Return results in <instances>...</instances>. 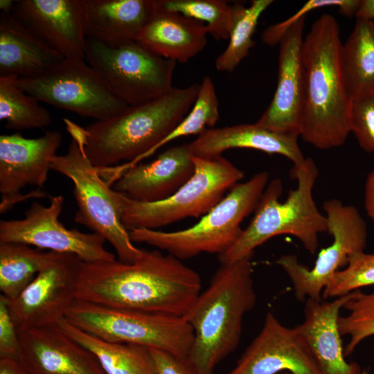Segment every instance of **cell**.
<instances>
[{
	"label": "cell",
	"instance_id": "e0dca14e",
	"mask_svg": "<svg viewBox=\"0 0 374 374\" xmlns=\"http://www.w3.org/2000/svg\"><path fill=\"white\" fill-rule=\"evenodd\" d=\"M11 13L64 58L85 60L84 0H18Z\"/></svg>",
	"mask_w": 374,
	"mask_h": 374
},
{
	"label": "cell",
	"instance_id": "484cf974",
	"mask_svg": "<svg viewBox=\"0 0 374 374\" xmlns=\"http://www.w3.org/2000/svg\"><path fill=\"white\" fill-rule=\"evenodd\" d=\"M57 325L90 350L106 374H157L150 348L104 340L78 328L65 318Z\"/></svg>",
	"mask_w": 374,
	"mask_h": 374
},
{
	"label": "cell",
	"instance_id": "7402d4cb",
	"mask_svg": "<svg viewBox=\"0 0 374 374\" xmlns=\"http://www.w3.org/2000/svg\"><path fill=\"white\" fill-rule=\"evenodd\" d=\"M298 136L275 132L256 123L239 124L207 128L189 145L193 155L197 157L211 158L222 155L229 149L247 148L284 156L298 166L305 159Z\"/></svg>",
	"mask_w": 374,
	"mask_h": 374
},
{
	"label": "cell",
	"instance_id": "8992f818",
	"mask_svg": "<svg viewBox=\"0 0 374 374\" xmlns=\"http://www.w3.org/2000/svg\"><path fill=\"white\" fill-rule=\"evenodd\" d=\"M269 179L267 171L238 183L211 210L192 226L175 231L139 229L129 231L132 242L164 250L180 260L202 253L220 255L237 241L240 224L256 210Z\"/></svg>",
	"mask_w": 374,
	"mask_h": 374
},
{
	"label": "cell",
	"instance_id": "f546056e",
	"mask_svg": "<svg viewBox=\"0 0 374 374\" xmlns=\"http://www.w3.org/2000/svg\"><path fill=\"white\" fill-rule=\"evenodd\" d=\"M271 0H253L246 7L242 3L232 5L233 21L226 49L216 58L218 71L231 73L249 55L254 45L253 35L260 17L272 3Z\"/></svg>",
	"mask_w": 374,
	"mask_h": 374
},
{
	"label": "cell",
	"instance_id": "83f0119b",
	"mask_svg": "<svg viewBox=\"0 0 374 374\" xmlns=\"http://www.w3.org/2000/svg\"><path fill=\"white\" fill-rule=\"evenodd\" d=\"M60 253L22 243H0L1 294L9 301L15 299Z\"/></svg>",
	"mask_w": 374,
	"mask_h": 374
},
{
	"label": "cell",
	"instance_id": "4316f807",
	"mask_svg": "<svg viewBox=\"0 0 374 374\" xmlns=\"http://www.w3.org/2000/svg\"><path fill=\"white\" fill-rule=\"evenodd\" d=\"M341 66L351 100L374 93V19L357 18L341 46Z\"/></svg>",
	"mask_w": 374,
	"mask_h": 374
},
{
	"label": "cell",
	"instance_id": "30bf717a",
	"mask_svg": "<svg viewBox=\"0 0 374 374\" xmlns=\"http://www.w3.org/2000/svg\"><path fill=\"white\" fill-rule=\"evenodd\" d=\"M85 61L129 106L159 97L174 87L176 62L156 55L136 42L110 46L87 38Z\"/></svg>",
	"mask_w": 374,
	"mask_h": 374
},
{
	"label": "cell",
	"instance_id": "b9f144b4",
	"mask_svg": "<svg viewBox=\"0 0 374 374\" xmlns=\"http://www.w3.org/2000/svg\"><path fill=\"white\" fill-rule=\"evenodd\" d=\"M15 1L11 0H1L0 9L1 12L10 13L12 12Z\"/></svg>",
	"mask_w": 374,
	"mask_h": 374
},
{
	"label": "cell",
	"instance_id": "3957f363",
	"mask_svg": "<svg viewBox=\"0 0 374 374\" xmlns=\"http://www.w3.org/2000/svg\"><path fill=\"white\" fill-rule=\"evenodd\" d=\"M199 84L173 87L166 93L120 114L96 121L73 131L91 163L98 169L131 166L152 155L153 150L184 119L192 108Z\"/></svg>",
	"mask_w": 374,
	"mask_h": 374
},
{
	"label": "cell",
	"instance_id": "52a82bcc",
	"mask_svg": "<svg viewBox=\"0 0 374 374\" xmlns=\"http://www.w3.org/2000/svg\"><path fill=\"white\" fill-rule=\"evenodd\" d=\"M193 175L167 199L141 202L117 192L122 223L127 231L154 230L186 217L203 216L244 177L243 171L222 155L193 156Z\"/></svg>",
	"mask_w": 374,
	"mask_h": 374
},
{
	"label": "cell",
	"instance_id": "ab89813d",
	"mask_svg": "<svg viewBox=\"0 0 374 374\" xmlns=\"http://www.w3.org/2000/svg\"><path fill=\"white\" fill-rule=\"evenodd\" d=\"M0 374H28L19 359L0 358Z\"/></svg>",
	"mask_w": 374,
	"mask_h": 374
},
{
	"label": "cell",
	"instance_id": "7a4b0ae2",
	"mask_svg": "<svg viewBox=\"0 0 374 374\" xmlns=\"http://www.w3.org/2000/svg\"><path fill=\"white\" fill-rule=\"evenodd\" d=\"M339 26L323 14L303 39L304 90L300 136L314 147L342 145L350 133L348 93L341 66Z\"/></svg>",
	"mask_w": 374,
	"mask_h": 374
},
{
	"label": "cell",
	"instance_id": "8fae6325",
	"mask_svg": "<svg viewBox=\"0 0 374 374\" xmlns=\"http://www.w3.org/2000/svg\"><path fill=\"white\" fill-rule=\"evenodd\" d=\"M17 84L39 102L96 121L112 118L129 106L80 58H64L45 73L19 78Z\"/></svg>",
	"mask_w": 374,
	"mask_h": 374
},
{
	"label": "cell",
	"instance_id": "277c9868",
	"mask_svg": "<svg viewBox=\"0 0 374 374\" xmlns=\"http://www.w3.org/2000/svg\"><path fill=\"white\" fill-rule=\"evenodd\" d=\"M256 302L251 258L220 265L183 317L194 333L187 361L197 374H213L237 348L244 317Z\"/></svg>",
	"mask_w": 374,
	"mask_h": 374
},
{
	"label": "cell",
	"instance_id": "d6986e66",
	"mask_svg": "<svg viewBox=\"0 0 374 374\" xmlns=\"http://www.w3.org/2000/svg\"><path fill=\"white\" fill-rule=\"evenodd\" d=\"M18 332L19 360L29 374H106L96 357L57 324Z\"/></svg>",
	"mask_w": 374,
	"mask_h": 374
},
{
	"label": "cell",
	"instance_id": "ffe728a7",
	"mask_svg": "<svg viewBox=\"0 0 374 374\" xmlns=\"http://www.w3.org/2000/svg\"><path fill=\"white\" fill-rule=\"evenodd\" d=\"M189 143L172 146L150 163L136 164L116 181L114 190L141 202H154L172 195L194 174Z\"/></svg>",
	"mask_w": 374,
	"mask_h": 374
},
{
	"label": "cell",
	"instance_id": "6da1fadb",
	"mask_svg": "<svg viewBox=\"0 0 374 374\" xmlns=\"http://www.w3.org/2000/svg\"><path fill=\"white\" fill-rule=\"evenodd\" d=\"M201 278L181 260L143 250L133 262H82L76 299L149 313L184 317L200 294Z\"/></svg>",
	"mask_w": 374,
	"mask_h": 374
},
{
	"label": "cell",
	"instance_id": "d590c367",
	"mask_svg": "<svg viewBox=\"0 0 374 374\" xmlns=\"http://www.w3.org/2000/svg\"><path fill=\"white\" fill-rule=\"evenodd\" d=\"M349 124L361 148L374 152V93L351 100Z\"/></svg>",
	"mask_w": 374,
	"mask_h": 374
},
{
	"label": "cell",
	"instance_id": "9c48e42d",
	"mask_svg": "<svg viewBox=\"0 0 374 374\" xmlns=\"http://www.w3.org/2000/svg\"><path fill=\"white\" fill-rule=\"evenodd\" d=\"M67 151L56 155L51 170L71 180L77 203L75 222L102 235L114 248L118 260L130 263L137 260L143 249L136 247L121 220L118 193L103 179L98 168L85 154L82 142L72 133Z\"/></svg>",
	"mask_w": 374,
	"mask_h": 374
},
{
	"label": "cell",
	"instance_id": "ba28073f",
	"mask_svg": "<svg viewBox=\"0 0 374 374\" xmlns=\"http://www.w3.org/2000/svg\"><path fill=\"white\" fill-rule=\"evenodd\" d=\"M65 319L104 340L166 351L187 359L194 333L179 317L112 308L76 299Z\"/></svg>",
	"mask_w": 374,
	"mask_h": 374
},
{
	"label": "cell",
	"instance_id": "f35d334b",
	"mask_svg": "<svg viewBox=\"0 0 374 374\" xmlns=\"http://www.w3.org/2000/svg\"><path fill=\"white\" fill-rule=\"evenodd\" d=\"M364 205L368 215L374 221V170L368 175L366 181Z\"/></svg>",
	"mask_w": 374,
	"mask_h": 374
},
{
	"label": "cell",
	"instance_id": "5bb4252c",
	"mask_svg": "<svg viewBox=\"0 0 374 374\" xmlns=\"http://www.w3.org/2000/svg\"><path fill=\"white\" fill-rule=\"evenodd\" d=\"M82 260L60 253L41 270L15 299L8 300L10 316L18 330L56 325L76 300Z\"/></svg>",
	"mask_w": 374,
	"mask_h": 374
},
{
	"label": "cell",
	"instance_id": "836d02e7",
	"mask_svg": "<svg viewBox=\"0 0 374 374\" xmlns=\"http://www.w3.org/2000/svg\"><path fill=\"white\" fill-rule=\"evenodd\" d=\"M369 285H374V253L359 251L351 254L345 268L334 274L322 296L335 299Z\"/></svg>",
	"mask_w": 374,
	"mask_h": 374
},
{
	"label": "cell",
	"instance_id": "2e32d148",
	"mask_svg": "<svg viewBox=\"0 0 374 374\" xmlns=\"http://www.w3.org/2000/svg\"><path fill=\"white\" fill-rule=\"evenodd\" d=\"M321 374L295 328L281 323L271 312L262 327L228 374Z\"/></svg>",
	"mask_w": 374,
	"mask_h": 374
},
{
	"label": "cell",
	"instance_id": "603a6c76",
	"mask_svg": "<svg viewBox=\"0 0 374 374\" xmlns=\"http://www.w3.org/2000/svg\"><path fill=\"white\" fill-rule=\"evenodd\" d=\"M157 8V0H84L87 38L116 46L136 42Z\"/></svg>",
	"mask_w": 374,
	"mask_h": 374
},
{
	"label": "cell",
	"instance_id": "7c38bea8",
	"mask_svg": "<svg viewBox=\"0 0 374 374\" xmlns=\"http://www.w3.org/2000/svg\"><path fill=\"white\" fill-rule=\"evenodd\" d=\"M323 208L333 240L319 253L314 266L308 268L293 254L283 255L276 262L290 279L299 301L321 299L334 274L346 266L351 254L363 251L366 245V224L355 206L332 199L323 203Z\"/></svg>",
	"mask_w": 374,
	"mask_h": 374
},
{
	"label": "cell",
	"instance_id": "4dcf8cb0",
	"mask_svg": "<svg viewBox=\"0 0 374 374\" xmlns=\"http://www.w3.org/2000/svg\"><path fill=\"white\" fill-rule=\"evenodd\" d=\"M159 6L204 24L217 40L228 39L233 21L232 5L223 0H157Z\"/></svg>",
	"mask_w": 374,
	"mask_h": 374
},
{
	"label": "cell",
	"instance_id": "e575fe53",
	"mask_svg": "<svg viewBox=\"0 0 374 374\" xmlns=\"http://www.w3.org/2000/svg\"><path fill=\"white\" fill-rule=\"evenodd\" d=\"M361 0H310L296 12L286 20L268 26L262 33V42L269 46L279 44L287 30L296 21L313 10L323 7H337L341 15L346 17L355 15Z\"/></svg>",
	"mask_w": 374,
	"mask_h": 374
},
{
	"label": "cell",
	"instance_id": "ee69618b",
	"mask_svg": "<svg viewBox=\"0 0 374 374\" xmlns=\"http://www.w3.org/2000/svg\"><path fill=\"white\" fill-rule=\"evenodd\" d=\"M29 374V373H28Z\"/></svg>",
	"mask_w": 374,
	"mask_h": 374
},
{
	"label": "cell",
	"instance_id": "44dd1931",
	"mask_svg": "<svg viewBox=\"0 0 374 374\" xmlns=\"http://www.w3.org/2000/svg\"><path fill=\"white\" fill-rule=\"evenodd\" d=\"M355 291L332 301L307 299L304 321L294 327L305 341L321 374H368L357 363L346 360L338 326L339 312Z\"/></svg>",
	"mask_w": 374,
	"mask_h": 374
},
{
	"label": "cell",
	"instance_id": "8d00e7d4",
	"mask_svg": "<svg viewBox=\"0 0 374 374\" xmlns=\"http://www.w3.org/2000/svg\"><path fill=\"white\" fill-rule=\"evenodd\" d=\"M19 356L18 330L10 316L8 299L0 294V358L19 360Z\"/></svg>",
	"mask_w": 374,
	"mask_h": 374
},
{
	"label": "cell",
	"instance_id": "f1b7e54d",
	"mask_svg": "<svg viewBox=\"0 0 374 374\" xmlns=\"http://www.w3.org/2000/svg\"><path fill=\"white\" fill-rule=\"evenodd\" d=\"M15 75H0V119L8 130L44 128L51 123L48 109L24 91Z\"/></svg>",
	"mask_w": 374,
	"mask_h": 374
},
{
	"label": "cell",
	"instance_id": "7bdbcfd3",
	"mask_svg": "<svg viewBox=\"0 0 374 374\" xmlns=\"http://www.w3.org/2000/svg\"><path fill=\"white\" fill-rule=\"evenodd\" d=\"M279 374H290V373L285 372V373H279Z\"/></svg>",
	"mask_w": 374,
	"mask_h": 374
},
{
	"label": "cell",
	"instance_id": "1f68e13d",
	"mask_svg": "<svg viewBox=\"0 0 374 374\" xmlns=\"http://www.w3.org/2000/svg\"><path fill=\"white\" fill-rule=\"evenodd\" d=\"M220 118L219 100L211 78L205 75L199 84L197 98L186 116L179 125L153 150V154L160 148L180 137L199 135L205 130L213 128Z\"/></svg>",
	"mask_w": 374,
	"mask_h": 374
},
{
	"label": "cell",
	"instance_id": "d6a6232c",
	"mask_svg": "<svg viewBox=\"0 0 374 374\" xmlns=\"http://www.w3.org/2000/svg\"><path fill=\"white\" fill-rule=\"evenodd\" d=\"M349 311L338 319L341 336L349 335L350 340L344 348V355H350L364 339L374 335V292L363 293L356 290L355 295L344 305Z\"/></svg>",
	"mask_w": 374,
	"mask_h": 374
},
{
	"label": "cell",
	"instance_id": "5b68a950",
	"mask_svg": "<svg viewBox=\"0 0 374 374\" xmlns=\"http://www.w3.org/2000/svg\"><path fill=\"white\" fill-rule=\"evenodd\" d=\"M291 175L296 179L297 186L284 202L279 201L283 188L282 181L276 178L268 183L250 224L231 247L217 256L220 265L251 258L258 246L283 234L299 239L310 253L317 251L319 234L328 232L327 217L319 212L313 199L312 191L319 175L317 166L311 158H307L294 166Z\"/></svg>",
	"mask_w": 374,
	"mask_h": 374
},
{
	"label": "cell",
	"instance_id": "4fadbf2b",
	"mask_svg": "<svg viewBox=\"0 0 374 374\" xmlns=\"http://www.w3.org/2000/svg\"><path fill=\"white\" fill-rule=\"evenodd\" d=\"M46 206L33 202L19 220L0 221V243L17 242L57 253H71L84 262L112 261L115 255L105 247L106 240L96 233L68 229L59 220L64 197H49Z\"/></svg>",
	"mask_w": 374,
	"mask_h": 374
},
{
	"label": "cell",
	"instance_id": "d4e9b609",
	"mask_svg": "<svg viewBox=\"0 0 374 374\" xmlns=\"http://www.w3.org/2000/svg\"><path fill=\"white\" fill-rule=\"evenodd\" d=\"M64 59L18 21L0 14V75L39 76Z\"/></svg>",
	"mask_w": 374,
	"mask_h": 374
},
{
	"label": "cell",
	"instance_id": "ac0fdd59",
	"mask_svg": "<svg viewBox=\"0 0 374 374\" xmlns=\"http://www.w3.org/2000/svg\"><path fill=\"white\" fill-rule=\"evenodd\" d=\"M305 17L293 24L279 42L276 89L267 109L256 123L271 131L300 136L304 90L302 57Z\"/></svg>",
	"mask_w": 374,
	"mask_h": 374
},
{
	"label": "cell",
	"instance_id": "cb8c5ba5",
	"mask_svg": "<svg viewBox=\"0 0 374 374\" xmlns=\"http://www.w3.org/2000/svg\"><path fill=\"white\" fill-rule=\"evenodd\" d=\"M206 26L179 12L157 8L136 42L166 59L186 63L199 53L207 42Z\"/></svg>",
	"mask_w": 374,
	"mask_h": 374
},
{
	"label": "cell",
	"instance_id": "74e56055",
	"mask_svg": "<svg viewBox=\"0 0 374 374\" xmlns=\"http://www.w3.org/2000/svg\"><path fill=\"white\" fill-rule=\"evenodd\" d=\"M150 350L157 374H197L187 359L179 358L163 350Z\"/></svg>",
	"mask_w": 374,
	"mask_h": 374
},
{
	"label": "cell",
	"instance_id": "9a60e30c",
	"mask_svg": "<svg viewBox=\"0 0 374 374\" xmlns=\"http://www.w3.org/2000/svg\"><path fill=\"white\" fill-rule=\"evenodd\" d=\"M62 141L60 132L46 131L35 139L20 133L0 136V213H4L26 198L44 197L41 191L23 195L27 186L43 188L53 159Z\"/></svg>",
	"mask_w": 374,
	"mask_h": 374
},
{
	"label": "cell",
	"instance_id": "60d3db41",
	"mask_svg": "<svg viewBox=\"0 0 374 374\" xmlns=\"http://www.w3.org/2000/svg\"><path fill=\"white\" fill-rule=\"evenodd\" d=\"M357 18L374 19V0H361Z\"/></svg>",
	"mask_w": 374,
	"mask_h": 374
}]
</instances>
